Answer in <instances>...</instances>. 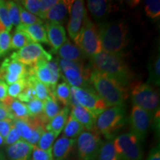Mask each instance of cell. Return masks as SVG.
I'll list each match as a JSON object with an SVG mask.
<instances>
[{
	"mask_svg": "<svg viewBox=\"0 0 160 160\" xmlns=\"http://www.w3.org/2000/svg\"><path fill=\"white\" fill-rule=\"evenodd\" d=\"M145 11L146 15L151 19H157L160 17L159 0H146L145 1Z\"/></svg>",
	"mask_w": 160,
	"mask_h": 160,
	"instance_id": "36",
	"label": "cell"
},
{
	"mask_svg": "<svg viewBox=\"0 0 160 160\" xmlns=\"http://www.w3.org/2000/svg\"><path fill=\"white\" fill-rule=\"evenodd\" d=\"M3 144H5V139H4V138L0 134V146L2 145Z\"/></svg>",
	"mask_w": 160,
	"mask_h": 160,
	"instance_id": "50",
	"label": "cell"
},
{
	"mask_svg": "<svg viewBox=\"0 0 160 160\" xmlns=\"http://www.w3.org/2000/svg\"><path fill=\"white\" fill-rule=\"evenodd\" d=\"M85 131V129L83 126L73 116L70 114L63 129V137L68 139H77V138Z\"/></svg>",
	"mask_w": 160,
	"mask_h": 160,
	"instance_id": "29",
	"label": "cell"
},
{
	"mask_svg": "<svg viewBox=\"0 0 160 160\" xmlns=\"http://www.w3.org/2000/svg\"><path fill=\"white\" fill-rule=\"evenodd\" d=\"M0 102H2L8 108L11 114L13 115V119H24L30 117L27 106L25 103L22 102L17 99L8 96L5 99Z\"/></svg>",
	"mask_w": 160,
	"mask_h": 160,
	"instance_id": "23",
	"label": "cell"
},
{
	"mask_svg": "<svg viewBox=\"0 0 160 160\" xmlns=\"http://www.w3.org/2000/svg\"><path fill=\"white\" fill-rule=\"evenodd\" d=\"M56 139H57V136L53 132L45 130L40 137L37 146L44 151L52 152V148H53Z\"/></svg>",
	"mask_w": 160,
	"mask_h": 160,
	"instance_id": "33",
	"label": "cell"
},
{
	"mask_svg": "<svg viewBox=\"0 0 160 160\" xmlns=\"http://www.w3.org/2000/svg\"><path fill=\"white\" fill-rule=\"evenodd\" d=\"M27 34L33 42L49 44L44 24H34L31 25H20L17 28Z\"/></svg>",
	"mask_w": 160,
	"mask_h": 160,
	"instance_id": "22",
	"label": "cell"
},
{
	"mask_svg": "<svg viewBox=\"0 0 160 160\" xmlns=\"http://www.w3.org/2000/svg\"><path fill=\"white\" fill-rule=\"evenodd\" d=\"M5 5L8 11L9 18L12 25H14L16 28H17L21 25L19 3L13 1H5Z\"/></svg>",
	"mask_w": 160,
	"mask_h": 160,
	"instance_id": "34",
	"label": "cell"
},
{
	"mask_svg": "<svg viewBox=\"0 0 160 160\" xmlns=\"http://www.w3.org/2000/svg\"><path fill=\"white\" fill-rule=\"evenodd\" d=\"M77 139H68L65 137L58 139L52 148L53 160H65L73 151Z\"/></svg>",
	"mask_w": 160,
	"mask_h": 160,
	"instance_id": "18",
	"label": "cell"
},
{
	"mask_svg": "<svg viewBox=\"0 0 160 160\" xmlns=\"http://www.w3.org/2000/svg\"><path fill=\"white\" fill-rule=\"evenodd\" d=\"M73 1L60 0L46 14L45 19L51 22L61 24L65 22L70 16L71 8Z\"/></svg>",
	"mask_w": 160,
	"mask_h": 160,
	"instance_id": "16",
	"label": "cell"
},
{
	"mask_svg": "<svg viewBox=\"0 0 160 160\" xmlns=\"http://www.w3.org/2000/svg\"><path fill=\"white\" fill-rule=\"evenodd\" d=\"M44 25L49 45L51 46L53 52L57 53L67 40L65 28L61 24L51 22H48Z\"/></svg>",
	"mask_w": 160,
	"mask_h": 160,
	"instance_id": "15",
	"label": "cell"
},
{
	"mask_svg": "<svg viewBox=\"0 0 160 160\" xmlns=\"http://www.w3.org/2000/svg\"><path fill=\"white\" fill-rule=\"evenodd\" d=\"M31 158L32 160H53L52 152L40 149L37 145L33 146Z\"/></svg>",
	"mask_w": 160,
	"mask_h": 160,
	"instance_id": "43",
	"label": "cell"
},
{
	"mask_svg": "<svg viewBox=\"0 0 160 160\" xmlns=\"http://www.w3.org/2000/svg\"><path fill=\"white\" fill-rule=\"evenodd\" d=\"M113 142L119 160H142L141 142L133 133L130 132L118 136Z\"/></svg>",
	"mask_w": 160,
	"mask_h": 160,
	"instance_id": "7",
	"label": "cell"
},
{
	"mask_svg": "<svg viewBox=\"0 0 160 160\" xmlns=\"http://www.w3.org/2000/svg\"><path fill=\"white\" fill-rule=\"evenodd\" d=\"M59 0H41V6H40L39 18L42 20H45L47 13L51 8L58 2Z\"/></svg>",
	"mask_w": 160,
	"mask_h": 160,
	"instance_id": "44",
	"label": "cell"
},
{
	"mask_svg": "<svg viewBox=\"0 0 160 160\" xmlns=\"http://www.w3.org/2000/svg\"><path fill=\"white\" fill-rule=\"evenodd\" d=\"M147 160H160L159 147H155L150 152Z\"/></svg>",
	"mask_w": 160,
	"mask_h": 160,
	"instance_id": "48",
	"label": "cell"
},
{
	"mask_svg": "<svg viewBox=\"0 0 160 160\" xmlns=\"http://www.w3.org/2000/svg\"><path fill=\"white\" fill-rule=\"evenodd\" d=\"M27 80L34 88L37 99L42 101L43 102L47 99H48L51 97V96L53 94L49 88L39 81L37 79V77L31 73L29 70V68H28Z\"/></svg>",
	"mask_w": 160,
	"mask_h": 160,
	"instance_id": "27",
	"label": "cell"
},
{
	"mask_svg": "<svg viewBox=\"0 0 160 160\" xmlns=\"http://www.w3.org/2000/svg\"><path fill=\"white\" fill-rule=\"evenodd\" d=\"M71 114L83 126L87 131H94L97 117L79 104L71 105Z\"/></svg>",
	"mask_w": 160,
	"mask_h": 160,
	"instance_id": "17",
	"label": "cell"
},
{
	"mask_svg": "<svg viewBox=\"0 0 160 160\" xmlns=\"http://www.w3.org/2000/svg\"><path fill=\"white\" fill-rule=\"evenodd\" d=\"M153 113L145 111L137 105L132 108L129 117L131 133H133L140 142H143L147 137L151 128Z\"/></svg>",
	"mask_w": 160,
	"mask_h": 160,
	"instance_id": "12",
	"label": "cell"
},
{
	"mask_svg": "<svg viewBox=\"0 0 160 160\" xmlns=\"http://www.w3.org/2000/svg\"><path fill=\"white\" fill-rule=\"evenodd\" d=\"M13 126V119H5L0 121V134L5 139Z\"/></svg>",
	"mask_w": 160,
	"mask_h": 160,
	"instance_id": "45",
	"label": "cell"
},
{
	"mask_svg": "<svg viewBox=\"0 0 160 160\" xmlns=\"http://www.w3.org/2000/svg\"><path fill=\"white\" fill-rule=\"evenodd\" d=\"M86 14H87V11L85 7L84 1L82 0L73 1L71 8L68 23V31L69 37L73 41L79 35Z\"/></svg>",
	"mask_w": 160,
	"mask_h": 160,
	"instance_id": "14",
	"label": "cell"
},
{
	"mask_svg": "<svg viewBox=\"0 0 160 160\" xmlns=\"http://www.w3.org/2000/svg\"><path fill=\"white\" fill-rule=\"evenodd\" d=\"M149 79L148 82L156 85H159L160 77V57L158 54L149 62Z\"/></svg>",
	"mask_w": 160,
	"mask_h": 160,
	"instance_id": "32",
	"label": "cell"
},
{
	"mask_svg": "<svg viewBox=\"0 0 160 160\" xmlns=\"http://www.w3.org/2000/svg\"><path fill=\"white\" fill-rule=\"evenodd\" d=\"M33 148V145L21 139L9 145L7 148V153L11 160H29Z\"/></svg>",
	"mask_w": 160,
	"mask_h": 160,
	"instance_id": "19",
	"label": "cell"
},
{
	"mask_svg": "<svg viewBox=\"0 0 160 160\" xmlns=\"http://www.w3.org/2000/svg\"><path fill=\"white\" fill-rule=\"evenodd\" d=\"M21 139V137H20L19 132H18L17 128L14 127V125H13L11 131L9 132L8 135L5 139V144L8 145H11Z\"/></svg>",
	"mask_w": 160,
	"mask_h": 160,
	"instance_id": "46",
	"label": "cell"
},
{
	"mask_svg": "<svg viewBox=\"0 0 160 160\" xmlns=\"http://www.w3.org/2000/svg\"><path fill=\"white\" fill-rule=\"evenodd\" d=\"M48 62L46 60H42L36 64L33 67H29V70L33 75L37 77L39 81L49 88L51 91H53V73L50 69Z\"/></svg>",
	"mask_w": 160,
	"mask_h": 160,
	"instance_id": "20",
	"label": "cell"
},
{
	"mask_svg": "<svg viewBox=\"0 0 160 160\" xmlns=\"http://www.w3.org/2000/svg\"><path fill=\"white\" fill-rule=\"evenodd\" d=\"M10 58L28 67H33L42 60L51 61L53 59L51 53L46 51L42 45L36 42H31L19 51L13 52Z\"/></svg>",
	"mask_w": 160,
	"mask_h": 160,
	"instance_id": "11",
	"label": "cell"
},
{
	"mask_svg": "<svg viewBox=\"0 0 160 160\" xmlns=\"http://www.w3.org/2000/svg\"><path fill=\"white\" fill-rule=\"evenodd\" d=\"M61 110L59 102L54 97V96L52 94L48 99L44 102L43 112L42 115L39 116V118L42 122L45 125H47L49 122L59 113Z\"/></svg>",
	"mask_w": 160,
	"mask_h": 160,
	"instance_id": "26",
	"label": "cell"
},
{
	"mask_svg": "<svg viewBox=\"0 0 160 160\" xmlns=\"http://www.w3.org/2000/svg\"><path fill=\"white\" fill-rule=\"evenodd\" d=\"M98 160H119L113 145V139H107L100 148Z\"/></svg>",
	"mask_w": 160,
	"mask_h": 160,
	"instance_id": "30",
	"label": "cell"
},
{
	"mask_svg": "<svg viewBox=\"0 0 160 160\" xmlns=\"http://www.w3.org/2000/svg\"><path fill=\"white\" fill-rule=\"evenodd\" d=\"M57 53L60 59L71 62H84V59H85L86 56L79 47L73 45L70 40L68 39L66 40L64 45L58 50Z\"/></svg>",
	"mask_w": 160,
	"mask_h": 160,
	"instance_id": "21",
	"label": "cell"
},
{
	"mask_svg": "<svg viewBox=\"0 0 160 160\" xmlns=\"http://www.w3.org/2000/svg\"><path fill=\"white\" fill-rule=\"evenodd\" d=\"M5 119H13V117L8 108L2 102H0V121Z\"/></svg>",
	"mask_w": 160,
	"mask_h": 160,
	"instance_id": "47",
	"label": "cell"
},
{
	"mask_svg": "<svg viewBox=\"0 0 160 160\" xmlns=\"http://www.w3.org/2000/svg\"><path fill=\"white\" fill-rule=\"evenodd\" d=\"M28 110L30 117H37L42 115L43 112L44 102L39 99H35L25 104Z\"/></svg>",
	"mask_w": 160,
	"mask_h": 160,
	"instance_id": "37",
	"label": "cell"
},
{
	"mask_svg": "<svg viewBox=\"0 0 160 160\" xmlns=\"http://www.w3.org/2000/svg\"><path fill=\"white\" fill-rule=\"evenodd\" d=\"M90 84L108 108L124 105L128 97V89L114 79L105 73L93 71Z\"/></svg>",
	"mask_w": 160,
	"mask_h": 160,
	"instance_id": "2",
	"label": "cell"
},
{
	"mask_svg": "<svg viewBox=\"0 0 160 160\" xmlns=\"http://www.w3.org/2000/svg\"><path fill=\"white\" fill-rule=\"evenodd\" d=\"M19 4L23 5L26 11L31 13L32 14L38 16V17H39L41 0H23L19 2Z\"/></svg>",
	"mask_w": 160,
	"mask_h": 160,
	"instance_id": "41",
	"label": "cell"
},
{
	"mask_svg": "<svg viewBox=\"0 0 160 160\" xmlns=\"http://www.w3.org/2000/svg\"><path fill=\"white\" fill-rule=\"evenodd\" d=\"M71 95L79 105L88 110L95 116H99L108 108L104 100L91 87L88 88L71 87Z\"/></svg>",
	"mask_w": 160,
	"mask_h": 160,
	"instance_id": "10",
	"label": "cell"
},
{
	"mask_svg": "<svg viewBox=\"0 0 160 160\" xmlns=\"http://www.w3.org/2000/svg\"><path fill=\"white\" fill-rule=\"evenodd\" d=\"M19 13H20V22L21 25H31L34 24H44L43 20H42L37 16L32 14L28 11L22 8L19 3Z\"/></svg>",
	"mask_w": 160,
	"mask_h": 160,
	"instance_id": "35",
	"label": "cell"
},
{
	"mask_svg": "<svg viewBox=\"0 0 160 160\" xmlns=\"http://www.w3.org/2000/svg\"><path fill=\"white\" fill-rule=\"evenodd\" d=\"M102 51L121 54L128 44V28L123 22H102L98 28Z\"/></svg>",
	"mask_w": 160,
	"mask_h": 160,
	"instance_id": "3",
	"label": "cell"
},
{
	"mask_svg": "<svg viewBox=\"0 0 160 160\" xmlns=\"http://www.w3.org/2000/svg\"><path fill=\"white\" fill-rule=\"evenodd\" d=\"M52 93L59 102L62 103L64 107H68L71 104V86L67 82L57 84Z\"/></svg>",
	"mask_w": 160,
	"mask_h": 160,
	"instance_id": "28",
	"label": "cell"
},
{
	"mask_svg": "<svg viewBox=\"0 0 160 160\" xmlns=\"http://www.w3.org/2000/svg\"><path fill=\"white\" fill-rule=\"evenodd\" d=\"M31 42H33L25 32L16 29L13 37H11V49L19 50Z\"/></svg>",
	"mask_w": 160,
	"mask_h": 160,
	"instance_id": "31",
	"label": "cell"
},
{
	"mask_svg": "<svg viewBox=\"0 0 160 160\" xmlns=\"http://www.w3.org/2000/svg\"><path fill=\"white\" fill-rule=\"evenodd\" d=\"M70 108L68 107H64L58 114L49 122L46 125V131L53 132L57 137L60 134L65 128L69 117Z\"/></svg>",
	"mask_w": 160,
	"mask_h": 160,
	"instance_id": "25",
	"label": "cell"
},
{
	"mask_svg": "<svg viewBox=\"0 0 160 160\" xmlns=\"http://www.w3.org/2000/svg\"><path fill=\"white\" fill-rule=\"evenodd\" d=\"M61 74L71 87L88 88H90V78L92 70L82 62H71L58 58L57 59Z\"/></svg>",
	"mask_w": 160,
	"mask_h": 160,
	"instance_id": "5",
	"label": "cell"
},
{
	"mask_svg": "<svg viewBox=\"0 0 160 160\" xmlns=\"http://www.w3.org/2000/svg\"><path fill=\"white\" fill-rule=\"evenodd\" d=\"M88 8L91 13L97 19H101L115 11L116 6L105 0H89L87 2Z\"/></svg>",
	"mask_w": 160,
	"mask_h": 160,
	"instance_id": "24",
	"label": "cell"
},
{
	"mask_svg": "<svg viewBox=\"0 0 160 160\" xmlns=\"http://www.w3.org/2000/svg\"><path fill=\"white\" fill-rule=\"evenodd\" d=\"M125 117L124 105L108 108L98 116L96 130L107 139H113L115 133L125 125Z\"/></svg>",
	"mask_w": 160,
	"mask_h": 160,
	"instance_id": "4",
	"label": "cell"
},
{
	"mask_svg": "<svg viewBox=\"0 0 160 160\" xmlns=\"http://www.w3.org/2000/svg\"><path fill=\"white\" fill-rule=\"evenodd\" d=\"M11 36L10 32L4 31L0 33V55L4 57L11 50Z\"/></svg>",
	"mask_w": 160,
	"mask_h": 160,
	"instance_id": "39",
	"label": "cell"
},
{
	"mask_svg": "<svg viewBox=\"0 0 160 160\" xmlns=\"http://www.w3.org/2000/svg\"><path fill=\"white\" fill-rule=\"evenodd\" d=\"M27 85V79H24L20 81L10 85L8 87V95L9 97L17 99L20 93L22 92L24 88Z\"/></svg>",
	"mask_w": 160,
	"mask_h": 160,
	"instance_id": "40",
	"label": "cell"
},
{
	"mask_svg": "<svg viewBox=\"0 0 160 160\" xmlns=\"http://www.w3.org/2000/svg\"><path fill=\"white\" fill-rule=\"evenodd\" d=\"M131 99L134 105L153 113L159 105V93L148 84L137 82L131 86Z\"/></svg>",
	"mask_w": 160,
	"mask_h": 160,
	"instance_id": "8",
	"label": "cell"
},
{
	"mask_svg": "<svg viewBox=\"0 0 160 160\" xmlns=\"http://www.w3.org/2000/svg\"><path fill=\"white\" fill-rule=\"evenodd\" d=\"M0 22L5 26L6 31L10 32L12 29V24L10 20L8 11L5 5V1H0Z\"/></svg>",
	"mask_w": 160,
	"mask_h": 160,
	"instance_id": "42",
	"label": "cell"
},
{
	"mask_svg": "<svg viewBox=\"0 0 160 160\" xmlns=\"http://www.w3.org/2000/svg\"><path fill=\"white\" fill-rule=\"evenodd\" d=\"M90 67L92 71L108 75L126 88L132 82L133 74L121 54L102 51L91 57Z\"/></svg>",
	"mask_w": 160,
	"mask_h": 160,
	"instance_id": "1",
	"label": "cell"
},
{
	"mask_svg": "<svg viewBox=\"0 0 160 160\" xmlns=\"http://www.w3.org/2000/svg\"><path fill=\"white\" fill-rule=\"evenodd\" d=\"M79 160H96L103 142L97 131H84L77 139Z\"/></svg>",
	"mask_w": 160,
	"mask_h": 160,
	"instance_id": "9",
	"label": "cell"
},
{
	"mask_svg": "<svg viewBox=\"0 0 160 160\" xmlns=\"http://www.w3.org/2000/svg\"><path fill=\"white\" fill-rule=\"evenodd\" d=\"M28 77V68L11 58H6L0 66V81L7 85L17 82Z\"/></svg>",
	"mask_w": 160,
	"mask_h": 160,
	"instance_id": "13",
	"label": "cell"
},
{
	"mask_svg": "<svg viewBox=\"0 0 160 160\" xmlns=\"http://www.w3.org/2000/svg\"><path fill=\"white\" fill-rule=\"evenodd\" d=\"M8 86L5 82L0 81V101H2L8 97Z\"/></svg>",
	"mask_w": 160,
	"mask_h": 160,
	"instance_id": "49",
	"label": "cell"
},
{
	"mask_svg": "<svg viewBox=\"0 0 160 160\" xmlns=\"http://www.w3.org/2000/svg\"><path fill=\"white\" fill-rule=\"evenodd\" d=\"M74 42L85 55L93 57L102 51L98 27L91 21L88 13Z\"/></svg>",
	"mask_w": 160,
	"mask_h": 160,
	"instance_id": "6",
	"label": "cell"
},
{
	"mask_svg": "<svg viewBox=\"0 0 160 160\" xmlns=\"http://www.w3.org/2000/svg\"><path fill=\"white\" fill-rule=\"evenodd\" d=\"M26 79H27V78H26ZM37 94H36L34 88L27 80V85H26L22 92L18 96L17 99L19 100L20 102H22L28 103L32 101V100L37 99Z\"/></svg>",
	"mask_w": 160,
	"mask_h": 160,
	"instance_id": "38",
	"label": "cell"
}]
</instances>
